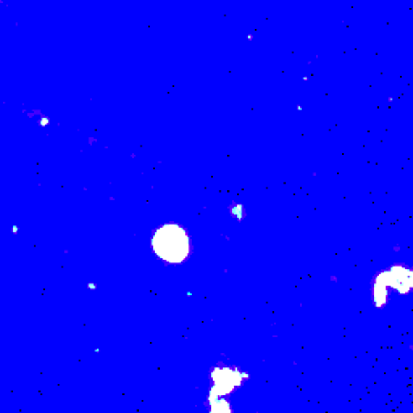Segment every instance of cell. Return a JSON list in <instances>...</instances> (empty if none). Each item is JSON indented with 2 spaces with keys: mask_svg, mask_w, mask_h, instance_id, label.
<instances>
[{
  "mask_svg": "<svg viewBox=\"0 0 413 413\" xmlns=\"http://www.w3.org/2000/svg\"><path fill=\"white\" fill-rule=\"evenodd\" d=\"M211 386L209 389V397L206 400L220 399V397H227L234 393L237 388L244 384L248 379V373L241 370L239 367H231V365H216L210 373Z\"/></svg>",
  "mask_w": 413,
  "mask_h": 413,
  "instance_id": "7a4b0ae2",
  "label": "cell"
},
{
  "mask_svg": "<svg viewBox=\"0 0 413 413\" xmlns=\"http://www.w3.org/2000/svg\"><path fill=\"white\" fill-rule=\"evenodd\" d=\"M230 215L231 216H234L236 220H244V216H246V214H244V206H242L241 204H236V205H231L230 206Z\"/></svg>",
  "mask_w": 413,
  "mask_h": 413,
  "instance_id": "5b68a950",
  "label": "cell"
},
{
  "mask_svg": "<svg viewBox=\"0 0 413 413\" xmlns=\"http://www.w3.org/2000/svg\"><path fill=\"white\" fill-rule=\"evenodd\" d=\"M209 402V413H234L231 409V404L226 400V397H220V399H211Z\"/></svg>",
  "mask_w": 413,
  "mask_h": 413,
  "instance_id": "277c9868",
  "label": "cell"
},
{
  "mask_svg": "<svg viewBox=\"0 0 413 413\" xmlns=\"http://www.w3.org/2000/svg\"><path fill=\"white\" fill-rule=\"evenodd\" d=\"M379 276L383 278L389 289H393L394 293L407 295L410 294L413 288V272L410 267H407L404 263H396L391 268L381 270Z\"/></svg>",
  "mask_w": 413,
  "mask_h": 413,
  "instance_id": "3957f363",
  "label": "cell"
},
{
  "mask_svg": "<svg viewBox=\"0 0 413 413\" xmlns=\"http://www.w3.org/2000/svg\"><path fill=\"white\" fill-rule=\"evenodd\" d=\"M150 248L158 260L167 265H181L190 257V236L186 227L178 223L160 225L152 231Z\"/></svg>",
  "mask_w": 413,
  "mask_h": 413,
  "instance_id": "6da1fadb",
  "label": "cell"
}]
</instances>
